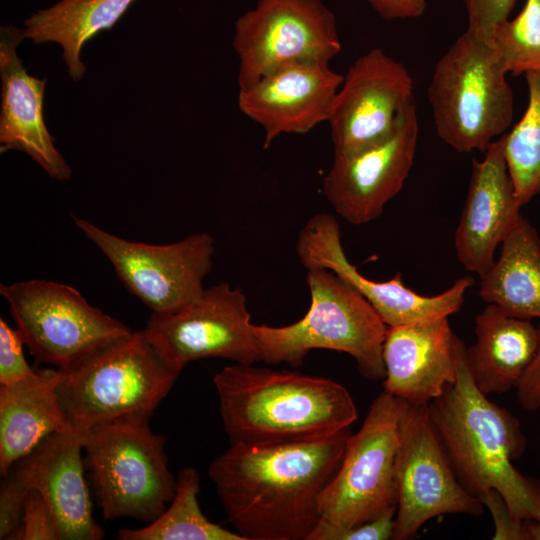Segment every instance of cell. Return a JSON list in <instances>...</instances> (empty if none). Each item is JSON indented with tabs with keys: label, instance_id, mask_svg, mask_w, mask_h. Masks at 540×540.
Instances as JSON below:
<instances>
[{
	"label": "cell",
	"instance_id": "6da1fadb",
	"mask_svg": "<svg viewBox=\"0 0 540 540\" xmlns=\"http://www.w3.org/2000/svg\"><path fill=\"white\" fill-rule=\"evenodd\" d=\"M349 435L230 445L208 468L228 522L244 540H308Z\"/></svg>",
	"mask_w": 540,
	"mask_h": 540
},
{
	"label": "cell",
	"instance_id": "7a4b0ae2",
	"mask_svg": "<svg viewBox=\"0 0 540 540\" xmlns=\"http://www.w3.org/2000/svg\"><path fill=\"white\" fill-rule=\"evenodd\" d=\"M213 382L230 445L325 438L349 429L358 417L349 391L324 377L234 363Z\"/></svg>",
	"mask_w": 540,
	"mask_h": 540
},
{
	"label": "cell",
	"instance_id": "3957f363",
	"mask_svg": "<svg viewBox=\"0 0 540 540\" xmlns=\"http://www.w3.org/2000/svg\"><path fill=\"white\" fill-rule=\"evenodd\" d=\"M456 357L455 381L428 408L458 479L477 498L499 492L517 519L540 521V484L513 465L526 448L519 421L477 388L458 337Z\"/></svg>",
	"mask_w": 540,
	"mask_h": 540
},
{
	"label": "cell",
	"instance_id": "277c9868",
	"mask_svg": "<svg viewBox=\"0 0 540 540\" xmlns=\"http://www.w3.org/2000/svg\"><path fill=\"white\" fill-rule=\"evenodd\" d=\"M179 375L144 330L133 331L60 371L58 396L70 429L82 434L112 423L150 420Z\"/></svg>",
	"mask_w": 540,
	"mask_h": 540
},
{
	"label": "cell",
	"instance_id": "5b68a950",
	"mask_svg": "<svg viewBox=\"0 0 540 540\" xmlns=\"http://www.w3.org/2000/svg\"><path fill=\"white\" fill-rule=\"evenodd\" d=\"M310 307L297 322L273 327L253 325L262 361L298 367L313 349L350 355L360 374L383 379V343L388 326L373 306L338 275L323 268L307 270Z\"/></svg>",
	"mask_w": 540,
	"mask_h": 540
},
{
	"label": "cell",
	"instance_id": "8992f818",
	"mask_svg": "<svg viewBox=\"0 0 540 540\" xmlns=\"http://www.w3.org/2000/svg\"><path fill=\"white\" fill-rule=\"evenodd\" d=\"M491 42L466 30L435 64L427 95L437 135L454 150L485 151L510 127L514 97Z\"/></svg>",
	"mask_w": 540,
	"mask_h": 540
},
{
	"label": "cell",
	"instance_id": "52a82bcc",
	"mask_svg": "<svg viewBox=\"0 0 540 540\" xmlns=\"http://www.w3.org/2000/svg\"><path fill=\"white\" fill-rule=\"evenodd\" d=\"M81 438L104 519L151 523L165 511L176 478L168 468L166 437L154 433L149 420L94 427Z\"/></svg>",
	"mask_w": 540,
	"mask_h": 540
},
{
	"label": "cell",
	"instance_id": "ba28073f",
	"mask_svg": "<svg viewBox=\"0 0 540 540\" xmlns=\"http://www.w3.org/2000/svg\"><path fill=\"white\" fill-rule=\"evenodd\" d=\"M0 294L31 355L61 372L133 332L69 285L32 279L1 284Z\"/></svg>",
	"mask_w": 540,
	"mask_h": 540
},
{
	"label": "cell",
	"instance_id": "9c48e42d",
	"mask_svg": "<svg viewBox=\"0 0 540 540\" xmlns=\"http://www.w3.org/2000/svg\"><path fill=\"white\" fill-rule=\"evenodd\" d=\"M407 404L385 391L372 402L320 495L321 520L347 529L396 510L395 462Z\"/></svg>",
	"mask_w": 540,
	"mask_h": 540
},
{
	"label": "cell",
	"instance_id": "30bf717a",
	"mask_svg": "<svg viewBox=\"0 0 540 540\" xmlns=\"http://www.w3.org/2000/svg\"><path fill=\"white\" fill-rule=\"evenodd\" d=\"M238 86L292 65L329 63L341 51L336 19L321 0H259L235 22Z\"/></svg>",
	"mask_w": 540,
	"mask_h": 540
},
{
	"label": "cell",
	"instance_id": "8fae6325",
	"mask_svg": "<svg viewBox=\"0 0 540 540\" xmlns=\"http://www.w3.org/2000/svg\"><path fill=\"white\" fill-rule=\"evenodd\" d=\"M395 485V540L414 538L425 523L438 516L477 517L484 511L480 499L458 479L428 404H407L395 462Z\"/></svg>",
	"mask_w": 540,
	"mask_h": 540
},
{
	"label": "cell",
	"instance_id": "7c38bea8",
	"mask_svg": "<svg viewBox=\"0 0 540 540\" xmlns=\"http://www.w3.org/2000/svg\"><path fill=\"white\" fill-rule=\"evenodd\" d=\"M75 225L111 262L130 293L152 313H168L199 298L213 266L214 238L194 233L166 245L134 242L113 235L86 219Z\"/></svg>",
	"mask_w": 540,
	"mask_h": 540
},
{
	"label": "cell",
	"instance_id": "4fadbf2b",
	"mask_svg": "<svg viewBox=\"0 0 540 540\" xmlns=\"http://www.w3.org/2000/svg\"><path fill=\"white\" fill-rule=\"evenodd\" d=\"M253 325L242 289L221 282L180 309L152 313L143 330L162 358L181 373L188 363L210 357L261 362Z\"/></svg>",
	"mask_w": 540,
	"mask_h": 540
},
{
	"label": "cell",
	"instance_id": "5bb4252c",
	"mask_svg": "<svg viewBox=\"0 0 540 540\" xmlns=\"http://www.w3.org/2000/svg\"><path fill=\"white\" fill-rule=\"evenodd\" d=\"M416 104L403 63L373 48L348 68L328 123L334 156L357 153L388 138Z\"/></svg>",
	"mask_w": 540,
	"mask_h": 540
},
{
	"label": "cell",
	"instance_id": "9a60e30c",
	"mask_svg": "<svg viewBox=\"0 0 540 540\" xmlns=\"http://www.w3.org/2000/svg\"><path fill=\"white\" fill-rule=\"evenodd\" d=\"M296 252L307 270L327 269L356 289L388 327L448 318L461 309L467 290L474 284L472 277L464 276L446 291L427 296L404 285L399 272L387 281L367 278L348 260L340 226L327 213L314 214L301 228Z\"/></svg>",
	"mask_w": 540,
	"mask_h": 540
},
{
	"label": "cell",
	"instance_id": "2e32d148",
	"mask_svg": "<svg viewBox=\"0 0 540 540\" xmlns=\"http://www.w3.org/2000/svg\"><path fill=\"white\" fill-rule=\"evenodd\" d=\"M419 134L416 104L385 140L357 153L334 156L322 191L345 221L362 225L377 219L403 188L412 168Z\"/></svg>",
	"mask_w": 540,
	"mask_h": 540
},
{
	"label": "cell",
	"instance_id": "e0dca14e",
	"mask_svg": "<svg viewBox=\"0 0 540 540\" xmlns=\"http://www.w3.org/2000/svg\"><path fill=\"white\" fill-rule=\"evenodd\" d=\"M343 80L329 63L288 66L239 89L238 107L263 128L267 149L281 134H305L328 121Z\"/></svg>",
	"mask_w": 540,
	"mask_h": 540
},
{
	"label": "cell",
	"instance_id": "ac0fdd59",
	"mask_svg": "<svg viewBox=\"0 0 540 540\" xmlns=\"http://www.w3.org/2000/svg\"><path fill=\"white\" fill-rule=\"evenodd\" d=\"M504 155L503 135L472 162L466 200L455 231L459 262L480 278L495 263L496 248L523 217Z\"/></svg>",
	"mask_w": 540,
	"mask_h": 540
},
{
	"label": "cell",
	"instance_id": "d6986e66",
	"mask_svg": "<svg viewBox=\"0 0 540 540\" xmlns=\"http://www.w3.org/2000/svg\"><path fill=\"white\" fill-rule=\"evenodd\" d=\"M24 28L0 27L1 152L28 154L51 178L65 181L72 171L54 145L43 116L46 79L30 75L17 54Z\"/></svg>",
	"mask_w": 540,
	"mask_h": 540
},
{
	"label": "cell",
	"instance_id": "ffe728a7",
	"mask_svg": "<svg viewBox=\"0 0 540 540\" xmlns=\"http://www.w3.org/2000/svg\"><path fill=\"white\" fill-rule=\"evenodd\" d=\"M82 450L81 434L72 429L57 431L11 468L30 489L44 497L55 516L61 540L103 537L93 517Z\"/></svg>",
	"mask_w": 540,
	"mask_h": 540
},
{
	"label": "cell",
	"instance_id": "44dd1931",
	"mask_svg": "<svg viewBox=\"0 0 540 540\" xmlns=\"http://www.w3.org/2000/svg\"><path fill=\"white\" fill-rule=\"evenodd\" d=\"M457 336L448 318L388 327L383 391L410 404H429L457 374Z\"/></svg>",
	"mask_w": 540,
	"mask_h": 540
},
{
	"label": "cell",
	"instance_id": "7402d4cb",
	"mask_svg": "<svg viewBox=\"0 0 540 540\" xmlns=\"http://www.w3.org/2000/svg\"><path fill=\"white\" fill-rule=\"evenodd\" d=\"M59 380V370L46 368L25 379L0 384V472L3 477L46 437L70 429L58 396Z\"/></svg>",
	"mask_w": 540,
	"mask_h": 540
},
{
	"label": "cell",
	"instance_id": "603a6c76",
	"mask_svg": "<svg viewBox=\"0 0 540 540\" xmlns=\"http://www.w3.org/2000/svg\"><path fill=\"white\" fill-rule=\"evenodd\" d=\"M475 335L466 362L477 388L485 395L516 388L535 353L537 326L487 304L475 317Z\"/></svg>",
	"mask_w": 540,
	"mask_h": 540
},
{
	"label": "cell",
	"instance_id": "cb8c5ba5",
	"mask_svg": "<svg viewBox=\"0 0 540 540\" xmlns=\"http://www.w3.org/2000/svg\"><path fill=\"white\" fill-rule=\"evenodd\" d=\"M479 296L509 315L540 319V236L525 217L501 244L498 259L480 278Z\"/></svg>",
	"mask_w": 540,
	"mask_h": 540
},
{
	"label": "cell",
	"instance_id": "d4e9b609",
	"mask_svg": "<svg viewBox=\"0 0 540 540\" xmlns=\"http://www.w3.org/2000/svg\"><path fill=\"white\" fill-rule=\"evenodd\" d=\"M136 1L60 0L24 20L25 37L35 44H59L68 75L77 82L86 73L80 58L84 44L101 31L111 29Z\"/></svg>",
	"mask_w": 540,
	"mask_h": 540
},
{
	"label": "cell",
	"instance_id": "484cf974",
	"mask_svg": "<svg viewBox=\"0 0 540 540\" xmlns=\"http://www.w3.org/2000/svg\"><path fill=\"white\" fill-rule=\"evenodd\" d=\"M199 473L182 468L176 477L173 499L153 522L140 529L122 528L121 540H244L237 532L211 522L201 511Z\"/></svg>",
	"mask_w": 540,
	"mask_h": 540
},
{
	"label": "cell",
	"instance_id": "4316f807",
	"mask_svg": "<svg viewBox=\"0 0 540 540\" xmlns=\"http://www.w3.org/2000/svg\"><path fill=\"white\" fill-rule=\"evenodd\" d=\"M528 104L519 122L503 134L504 155L521 207L540 193V70L527 72Z\"/></svg>",
	"mask_w": 540,
	"mask_h": 540
},
{
	"label": "cell",
	"instance_id": "83f0119b",
	"mask_svg": "<svg viewBox=\"0 0 540 540\" xmlns=\"http://www.w3.org/2000/svg\"><path fill=\"white\" fill-rule=\"evenodd\" d=\"M490 42L507 73L540 70V0H526L515 18L494 29Z\"/></svg>",
	"mask_w": 540,
	"mask_h": 540
},
{
	"label": "cell",
	"instance_id": "f1b7e54d",
	"mask_svg": "<svg viewBox=\"0 0 540 540\" xmlns=\"http://www.w3.org/2000/svg\"><path fill=\"white\" fill-rule=\"evenodd\" d=\"M30 488L11 469L0 487V539H19Z\"/></svg>",
	"mask_w": 540,
	"mask_h": 540
},
{
	"label": "cell",
	"instance_id": "f546056e",
	"mask_svg": "<svg viewBox=\"0 0 540 540\" xmlns=\"http://www.w3.org/2000/svg\"><path fill=\"white\" fill-rule=\"evenodd\" d=\"M396 510L347 528L337 529L321 520L313 529L308 540H387L392 539Z\"/></svg>",
	"mask_w": 540,
	"mask_h": 540
},
{
	"label": "cell",
	"instance_id": "4dcf8cb0",
	"mask_svg": "<svg viewBox=\"0 0 540 540\" xmlns=\"http://www.w3.org/2000/svg\"><path fill=\"white\" fill-rule=\"evenodd\" d=\"M24 341L5 319H0V384L16 382L34 375L37 370L27 362Z\"/></svg>",
	"mask_w": 540,
	"mask_h": 540
},
{
	"label": "cell",
	"instance_id": "1f68e13d",
	"mask_svg": "<svg viewBox=\"0 0 540 540\" xmlns=\"http://www.w3.org/2000/svg\"><path fill=\"white\" fill-rule=\"evenodd\" d=\"M21 540H61L55 516L44 497L31 489L26 501Z\"/></svg>",
	"mask_w": 540,
	"mask_h": 540
},
{
	"label": "cell",
	"instance_id": "d6a6232c",
	"mask_svg": "<svg viewBox=\"0 0 540 540\" xmlns=\"http://www.w3.org/2000/svg\"><path fill=\"white\" fill-rule=\"evenodd\" d=\"M517 0H464L468 27L473 32L490 41L494 29L509 19V14Z\"/></svg>",
	"mask_w": 540,
	"mask_h": 540
},
{
	"label": "cell",
	"instance_id": "836d02e7",
	"mask_svg": "<svg viewBox=\"0 0 540 540\" xmlns=\"http://www.w3.org/2000/svg\"><path fill=\"white\" fill-rule=\"evenodd\" d=\"M493 519V540H529L527 522L517 519L499 492L489 490L479 497Z\"/></svg>",
	"mask_w": 540,
	"mask_h": 540
},
{
	"label": "cell",
	"instance_id": "e575fe53",
	"mask_svg": "<svg viewBox=\"0 0 540 540\" xmlns=\"http://www.w3.org/2000/svg\"><path fill=\"white\" fill-rule=\"evenodd\" d=\"M537 331L538 342L535 353L516 386L518 401L528 411L540 409V323Z\"/></svg>",
	"mask_w": 540,
	"mask_h": 540
},
{
	"label": "cell",
	"instance_id": "d590c367",
	"mask_svg": "<svg viewBox=\"0 0 540 540\" xmlns=\"http://www.w3.org/2000/svg\"><path fill=\"white\" fill-rule=\"evenodd\" d=\"M385 20L420 17L426 9V0H366Z\"/></svg>",
	"mask_w": 540,
	"mask_h": 540
},
{
	"label": "cell",
	"instance_id": "8d00e7d4",
	"mask_svg": "<svg viewBox=\"0 0 540 540\" xmlns=\"http://www.w3.org/2000/svg\"><path fill=\"white\" fill-rule=\"evenodd\" d=\"M528 539L540 540V521L527 522Z\"/></svg>",
	"mask_w": 540,
	"mask_h": 540
}]
</instances>
